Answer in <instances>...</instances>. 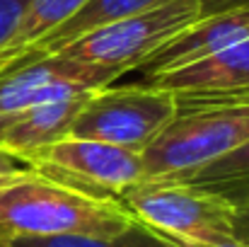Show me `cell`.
<instances>
[{
    "instance_id": "obj_3",
    "label": "cell",
    "mask_w": 249,
    "mask_h": 247,
    "mask_svg": "<svg viewBox=\"0 0 249 247\" xmlns=\"http://www.w3.org/2000/svg\"><path fill=\"white\" fill-rule=\"evenodd\" d=\"M198 19V0H169L155 10L83 34L53 56L109 68L124 76L128 71H138L145 61H150L160 49H165L169 41H174Z\"/></svg>"
},
{
    "instance_id": "obj_11",
    "label": "cell",
    "mask_w": 249,
    "mask_h": 247,
    "mask_svg": "<svg viewBox=\"0 0 249 247\" xmlns=\"http://www.w3.org/2000/svg\"><path fill=\"white\" fill-rule=\"evenodd\" d=\"M169 0H85L83 5L78 7L75 15H71L61 27H56L51 34H46L41 41H36L27 54H22L5 73H10L12 68L22 66V63H29V61H36V58H46V56H53L56 51H61L63 46H68L71 41L80 39L83 34H89L99 27H107L111 22H119V19H126V17H133V15H141V12H148V10H155L160 5H165ZM2 73V76H5Z\"/></svg>"
},
{
    "instance_id": "obj_15",
    "label": "cell",
    "mask_w": 249,
    "mask_h": 247,
    "mask_svg": "<svg viewBox=\"0 0 249 247\" xmlns=\"http://www.w3.org/2000/svg\"><path fill=\"white\" fill-rule=\"evenodd\" d=\"M29 0H0V49L7 44L19 17L24 15Z\"/></svg>"
},
{
    "instance_id": "obj_5",
    "label": "cell",
    "mask_w": 249,
    "mask_h": 247,
    "mask_svg": "<svg viewBox=\"0 0 249 247\" xmlns=\"http://www.w3.org/2000/svg\"><path fill=\"white\" fill-rule=\"evenodd\" d=\"M177 114V97L145 82L107 85L85 97L71 138L99 141L143 153Z\"/></svg>"
},
{
    "instance_id": "obj_9",
    "label": "cell",
    "mask_w": 249,
    "mask_h": 247,
    "mask_svg": "<svg viewBox=\"0 0 249 247\" xmlns=\"http://www.w3.org/2000/svg\"><path fill=\"white\" fill-rule=\"evenodd\" d=\"M141 82L181 95H247L249 92V39L218 51L196 63L160 73Z\"/></svg>"
},
{
    "instance_id": "obj_8",
    "label": "cell",
    "mask_w": 249,
    "mask_h": 247,
    "mask_svg": "<svg viewBox=\"0 0 249 247\" xmlns=\"http://www.w3.org/2000/svg\"><path fill=\"white\" fill-rule=\"evenodd\" d=\"M245 39H249V7L201 17L184 34H179L165 49H160L150 61H145L138 71L143 73V78L169 73L201 58H208L218 51H225Z\"/></svg>"
},
{
    "instance_id": "obj_19",
    "label": "cell",
    "mask_w": 249,
    "mask_h": 247,
    "mask_svg": "<svg viewBox=\"0 0 249 247\" xmlns=\"http://www.w3.org/2000/svg\"><path fill=\"white\" fill-rule=\"evenodd\" d=\"M167 247H220V245H208V243H196V240H184V238H169V235H160L155 233Z\"/></svg>"
},
{
    "instance_id": "obj_16",
    "label": "cell",
    "mask_w": 249,
    "mask_h": 247,
    "mask_svg": "<svg viewBox=\"0 0 249 247\" xmlns=\"http://www.w3.org/2000/svg\"><path fill=\"white\" fill-rule=\"evenodd\" d=\"M198 7H201V17H211L228 10H247L249 0H198Z\"/></svg>"
},
{
    "instance_id": "obj_12",
    "label": "cell",
    "mask_w": 249,
    "mask_h": 247,
    "mask_svg": "<svg viewBox=\"0 0 249 247\" xmlns=\"http://www.w3.org/2000/svg\"><path fill=\"white\" fill-rule=\"evenodd\" d=\"M172 182H181L194 189H201L220 199L223 204H228L232 211L245 209L249 206V141L225 153L223 158Z\"/></svg>"
},
{
    "instance_id": "obj_6",
    "label": "cell",
    "mask_w": 249,
    "mask_h": 247,
    "mask_svg": "<svg viewBox=\"0 0 249 247\" xmlns=\"http://www.w3.org/2000/svg\"><path fill=\"white\" fill-rule=\"evenodd\" d=\"M27 167L51 174L85 191L119 196L145 179L143 155L131 148L66 136L27 160Z\"/></svg>"
},
{
    "instance_id": "obj_2",
    "label": "cell",
    "mask_w": 249,
    "mask_h": 247,
    "mask_svg": "<svg viewBox=\"0 0 249 247\" xmlns=\"http://www.w3.org/2000/svg\"><path fill=\"white\" fill-rule=\"evenodd\" d=\"M245 141H249V92L181 95L172 121L141 153L143 182L181 179Z\"/></svg>"
},
{
    "instance_id": "obj_13",
    "label": "cell",
    "mask_w": 249,
    "mask_h": 247,
    "mask_svg": "<svg viewBox=\"0 0 249 247\" xmlns=\"http://www.w3.org/2000/svg\"><path fill=\"white\" fill-rule=\"evenodd\" d=\"M83 2L85 0H29L15 32L10 34L7 44L0 49V76L36 41H41L46 34L61 27L71 15H75Z\"/></svg>"
},
{
    "instance_id": "obj_10",
    "label": "cell",
    "mask_w": 249,
    "mask_h": 247,
    "mask_svg": "<svg viewBox=\"0 0 249 247\" xmlns=\"http://www.w3.org/2000/svg\"><path fill=\"white\" fill-rule=\"evenodd\" d=\"M87 95L89 92L0 116V151L27 165L32 155L71 133V126Z\"/></svg>"
},
{
    "instance_id": "obj_1",
    "label": "cell",
    "mask_w": 249,
    "mask_h": 247,
    "mask_svg": "<svg viewBox=\"0 0 249 247\" xmlns=\"http://www.w3.org/2000/svg\"><path fill=\"white\" fill-rule=\"evenodd\" d=\"M136 226L116 196L85 191L27 165L0 187V240L111 238Z\"/></svg>"
},
{
    "instance_id": "obj_7",
    "label": "cell",
    "mask_w": 249,
    "mask_h": 247,
    "mask_svg": "<svg viewBox=\"0 0 249 247\" xmlns=\"http://www.w3.org/2000/svg\"><path fill=\"white\" fill-rule=\"evenodd\" d=\"M121 78V73L78 63L63 56H46L0 76V116H10L46 102L94 92Z\"/></svg>"
},
{
    "instance_id": "obj_14",
    "label": "cell",
    "mask_w": 249,
    "mask_h": 247,
    "mask_svg": "<svg viewBox=\"0 0 249 247\" xmlns=\"http://www.w3.org/2000/svg\"><path fill=\"white\" fill-rule=\"evenodd\" d=\"M0 247H167L153 230L141 223L111 238H12L0 240Z\"/></svg>"
},
{
    "instance_id": "obj_4",
    "label": "cell",
    "mask_w": 249,
    "mask_h": 247,
    "mask_svg": "<svg viewBox=\"0 0 249 247\" xmlns=\"http://www.w3.org/2000/svg\"><path fill=\"white\" fill-rule=\"evenodd\" d=\"M133 218L160 235L220 247H247L235 238L232 209L181 182H141L116 196Z\"/></svg>"
},
{
    "instance_id": "obj_18",
    "label": "cell",
    "mask_w": 249,
    "mask_h": 247,
    "mask_svg": "<svg viewBox=\"0 0 249 247\" xmlns=\"http://www.w3.org/2000/svg\"><path fill=\"white\" fill-rule=\"evenodd\" d=\"M22 167H24V163H19V160H15L12 155H7V153L0 151V187H2L10 177H15Z\"/></svg>"
},
{
    "instance_id": "obj_17",
    "label": "cell",
    "mask_w": 249,
    "mask_h": 247,
    "mask_svg": "<svg viewBox=\"0 0 249 247\" xmlns=\"http://www.w3.org/2000/svg\"><path fill=\"white\" fill-rule=\"evenodd\" d=\"M232 230H235V238L249 247V206L232 213Z\"/></svg>"
}]
</instances>
